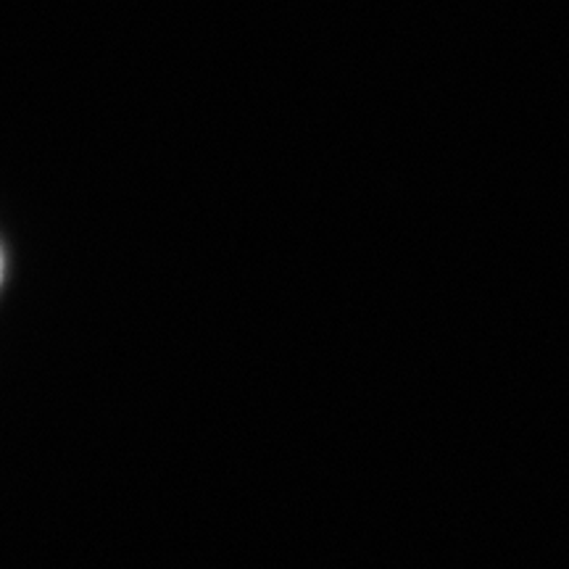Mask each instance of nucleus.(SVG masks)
Wrapping results in <instances>:
<instances>
[{
  "mask_svg": "<svg viewBox=\"0 0 569 569\" xmlns=\"http://www.w3.org/2000/svg\"><path fill=\"white\" fill-rule=\"evenodd\" d=\"M3 267H6V261H3V251H0V282H3Z\"/></svg>",
  "mask_w": 569,
  "mask_h": 569,
  "instance_id": "nucleus-1",
  "label": "nucleus"
}]
</instances>
